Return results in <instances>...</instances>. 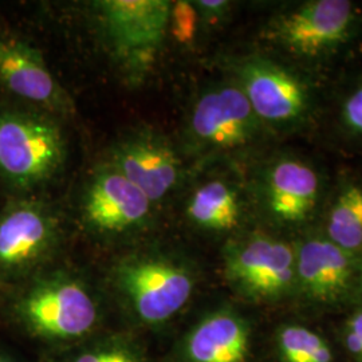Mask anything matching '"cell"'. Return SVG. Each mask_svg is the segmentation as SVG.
I'll use <instances>...</instances> for the list:
<instances>
[{"mask_svg": "<svg viewBox=\"0 0 362 362\" xmlns=\"http://www.w3.org/2000/svg\"><path fill=\"white\" fill-rule=\"evenodd\" d=\"M64 158V137L54 122L23 112H0L1 177L28 188L52 177Z\"/></svg>", "mask_w": 362, "mask_h": 362, "instance_id": "obj_1", "label": "cell"}, {"mask_svg": "<svg viewBox=\"0 0 362 362\" xmlns=\"http://www.w3.org/2000/svg\"><path fill=\"white\" fill-rule=\"evenodd\" d=\"M117 281L132 309L145 324H163L187 305L194 293L192 272L168 259L140 257L124 262Z\"/></svg>", "mask_w": 362, "mask_h": 362, "instance_id": "obj_2", "label": "cell"}, {"mask_svg": "<svg viewBox=\"0 0 362 362\" xmlns=\"http://www.w3.org/2000/svg\"><path fill=\"white\" fill-rule=\"evenodd\" d=\"M226 275L245 297L276 300L296 285V250L284 240L254 235L226 251Z\"/></svg>", "mask_w": 362, "mask_h": 362, "instance_id": "obj_3", "label": "cell"}, {"mask_svg": "<svg viewBox=\"0 0 362 362\" xmlns=\"http://www.w3.org/2000/svg\"><path fill=\"white\" fill-rule=\"evenodd\" d=\"M95 4L105 35L117 55L136 70L152 65L168 30L172 3L104 0Z\"/></svg>", "mask_w": 362, "mask_h": 362, "instance_id": "obj_4", "label": "cell"}, {"mask_svg": "<svg viewBox=\"0 0 362 362\" xmlns=\"http://www.w3.org/2000/svg\"><path fill=\"white\" fill-rule=\"evenodd\" d=\"M356 19L351 1L314 0L281 13L272 22L270 35L290 54L317 58L341 46Z\"/></svg>", "mask_w": 362, "mask_h": 362, "instance_id": "obj_5", "label": "cell"}, {"mask_svg": "<svg viewBox=\"0 0 362 362\" xmlns=\"http://www.w3.org/2000/svg\"><path fill=\"white\" fill-rule=\"evenodd\" d=\"M259 119L239 86L209 89L194 103L189 132L196 145L209 152L246 146L259 133Z\"/></svg>", "mask_w": 362, "mask_h": 362, "instance_id": "obj_6", "label": "cell"}, {"mask_svg": "<svg viewBox=\"0 0 362 362\" xmlns=\"http://www.w3.org/2000/svg\"><path fill=\"white\" fill-rule=\"evenodd\" d=\"M239 88L260 122L291 125L309 110L305 83L285 67L263 58H250L238 67Z\"/></svg>", "mask_w": 362, "mask_h": 362, "instance_id": "obj_7", "label": "cell"}, {"mask_svg": "<svg viewBox=\"0 0 362 362\" xmlns=\"http://www.w3.org/2000/svg\"><path fill=\"white\" fill-rule=\"evenodd\" d=\"M30 325L43 336L73 339L85 336L97 322V306L83 286L58 278L38 286L23 305Z\"/></svg>", "mask_w": 362, "mask_h": 362, "instance_id": "obj_8", "label": "cell"}, {"mask_svg": "<svg viewBox=\"0 0 362 362\" xmlns=\"http://www.w3.org/2000/svg\"><path fill=\"white\" fill-rule=\"evenodd\" d=\"M356 275L351 254L327 238H310L296 250V282L313 302L333 303L345 297Z\"/></svg>", "mask_w": 362, "mask_h": 362, "instance_id": "obj_9", "label": "cell"}, {"mask_svg": "<svg viewBox=\"0 0 362 362\" xmlns=\"http://www.w3.org/2000/svg\"><path fill=\"white\" fill-rule=\"evenodd\" d=\"M151 200L117 169L100 172L85 197V216L103 233H121L140 224L151 211Z\"/></svg>", "mask_w": 362, "mask_h": 362, "instance_id": "obj_10", "label": "cell"}, {"mask_svg": "<svg viewBox=\"0 0 362 362\" xmlns=\"http://www.w3.org/2000/svg\"><path fill=\"white\" fill-rule=\"evenodd\" d=\"M113 168L134 184L151 202L168 194L180 176V167L168 144L155 136H139L117 146Z\"/></svg>", "mask_w": 362, "mask_h": 362, "instance_id": "obj_11", "label": "cell"}, {"mask_svg": "<svg viewBox=\"0 0 362 362\" xmlns=\"http://www.w3.org/2000/svg\"><path fill=\"white\" fill-rule=\"evenodd\" d=\"M0 83L13 95L47 107H65L58 86L40 52L16 38H0Z\"/></svg>", "mask_w": 362, "mask_h": 362, "instance_id": "obj_12", "label": "cell"}, {"mask_svg": "<svg viewBox=\"0 0 362 362\" xmlns=\"http://www.w3.org/2000/svg\"><path fill=\"white\" fill-rule=\"evenodd\" d=\"M251 332L246 320L233 310H218L194 325L184 339L187 362H247Z\"/></svg>", "mask_w": 362, "mask_h": 362, "instance_id": "obj_13", "label": "cell"}, {"mask_svg": "<svg viewBox=\"0 0 362 362\" xmlns=\"http://www.w3.org/2000/svg\"><path fill=\"white\" fill-rule=\"evenodd\" d=\"M320 177L309 164L284 158L272 165L266 179V199L269 209L287 224H298L309 219L317 207Z\"/></svg>", "mask_w": 362, "mask_h": 362, "instance_id": "obj_14", "label": "cell"}, {"mask_svg": "<svg viewBox=\"0 0 362 362\" xmlns=\"http://www.w3.org/2000/svg\"><path fill=\"white\" fill-rule=\"evenodd\" d=\"M54 226L47 214L31 204L10 208L0 216V266L18 269L49 248Z\"/></svg>", "mask_w": 362, "mask_h": 362, "instance_id": "obj_15", "label": "cell"}, {"mask_svg": "<svg viewBox=\"0 0 362 362\" xmlns=\"http://www.w3.org/2000/svg\"><path fill=\"white\" fill-rule=\"evenodd\" d=\"M187 214L202 228L228 231L236 227L239 221V199L227 182L209 181L194 191L188 203Z\"/></svg>", "mask_w": 362, "mask_h": 362, "instance_id": "obj_16", "label": "cell"}, {"mask_svg": "<svg viewBox=\"0 0 362 362\" xmlns=\"http://www.w3.org/2000/svg\"><path fill=\"white\" fill-rule=\"evenodd\" d=\"M327 239L351 254L362 247V187L350 184L337 196L327 219Z\"/></svg>", "mask_w": 362, "mask_h": 362, "instance_id": "obj_17", "label": "cell"}, {"mask_svg": "<svg viewBox=\"0 0 362 362\" xmlns=\"http://www.w3.org/2000/svg\"><path fill=\"white\" fill-rule=\"evenodd\" d=\"M282 362H333V351L322 337L302 325H285L278 333Z\"/></svg>", "mask_w": 362, "mask_h": 362, "instance_id": "obj_18", "label": "cell"}, {"mask_svg": "<svg viewBox=\"0 0 362 362\" xmlns=\"http://www.w3.org/2000/svg\"><path fill=\"white\" fill-rule=\"evenodd\" d=\"M200 13L192 1H175L170 4L169 25L173 38L182 45H189L200 22Z\"/></svg>", "mask_w": 362, "mask_h": 362, "instance_id": "obj_19", "label": "cell"}, {"mask_svg": "<svg viewBox=\"0 0 362 362\" xmlns=\"http://www.w3.org/2000/svg\"><path fill=\"white\" fill-rule=\"evenodd\" d=\"M74 362H141V360L129 348L112 345L88 351L79 356Z\"/></svg>", "mask_w": 362, "mask_h": 362, "instance_id": "obj_20", "label": "cell"}, {"mask_svg": "<svg viewBox=\"0 0 362 362\" xmlns=\"http://www.w3.org/2000/svg\"><path fill=\"white\" fill-rule=\"evenodd\" d=\"M345 344L350 353L362 361V310L350 317L345 327Z\"/></svg>", "mask_w": 362, "mask_h": 362, "instance_id": "obj_21", "label": "cell"}, {"mask_svg": "<svg viewBox=\"0 0 362 362\" xmlns=\"http://www.w3.org/2000/svg\"><path fill=\"white\" fill-rule=\"evenodd\" d=\"M344 119L350 129L362 136V86L345 101Z\"/></svg>", "mask_w": 362, "mask_h": 362, "instance_id": "obj_22", "label": "cell"}, {"mask_svg": "<svg viewBox=\"0 0 362 362\" xmlns=\"http://www.w3.org/2000/svg\"><path fill=\"white\" fill-rule=\"evenodd\" d=\"M202 19L215 22L221 19L230 8V1L226 0H200L194 1Z\"/></svg>", "mask_w": 362, "mask_h": 362, "instance_id": "obj_23", "label": "cell"}, {"mask_svg": "<svg viewBox=\"0 0 362 362\" xmlns=\"http://www.w3.org/2000/svg\"><path fill=\"white\" fill-rule=\"evenodd\" d=\"M356 275H357L358 285H360L362 290V258L361 260H360V263H358V264H356Z\"/></svg>", "mask_w": 362, "mask_h": 362, "instance_id": "obj_24", "label": "cell"}, {"mask_svg": "<svg viewBox=\"0 0 362 362\" xmlns=\"http://www.w3.org/2000/svg\"><path fill=\"white\" fill-rule=\"evenodd\" d=\"M0 362H10V361H6V360H0Z\"/></svg>", "mask_w": 362, "mask_h": 362, "instance_id": "obj_25", "label": "cell"}]
</instances>
